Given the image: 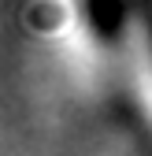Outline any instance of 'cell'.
<instances>
[{
	"mask_svg": "<svg viewBox=\"0 0 152 156\" xmlns=\"http://www.w3.org/2000/svg\"><path fill=\"white\" fill-rule=\"evenodd\" d=\"M134 86H137V101L145 104L148 126H152V34L137 37L134 45Z\"/></svg>",
	"mask_w": 152,
	"mask_h": 156,
	"instance_id": "obj_1",
	"label": "cell"
}]
</instances>
